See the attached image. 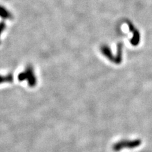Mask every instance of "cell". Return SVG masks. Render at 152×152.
<instances>
[{
  "label": "cell",
  "mask_w": 152,
  "mask_h": 152,
  "mask_svg": "<svg viewBox=\"0 0 152 152\" xmlns=\"http://www.w3.org/2000/svg\"><path fill=\"white\" fill-rule=\"evenodd\" d=\"M18 79L20 82L26 80H27L28 86L32 88L34 87L37 84V79L34 69L31 65H28L23 72L18 74Z\"/></svg>",
  "instance_id": "6da1fadb"
},
{
  "label": "cell",
  "mask_w": 152,
  "mask_h": 152,
  "mask_svg": "<svg viewBox=\"0 0 152 152\" xmlns=\"http://www.w3.org/2000/svg\"><path fill=\"white\" fill-rule=\"evenodd\" d=\"M141 140L140 139H135L132 140H124L116 142L112 146V149L115 151H119L124 148L132 149L138 147L141 145Z\"/></svg>",
  "instance_id": "7a4b0ae2"
},
{
  "label": "cell",
  "mask_w": 152,
  "mask_h": 152,
  "mask_svg": "<svg viewBox=\"0 0 152 152\" xmlns=\"http://www.w3.org/2000/svg\"><path fill=\"white\" fill-rule=\"evenodd\" d=\"M0 17L3 19H10L12 17L11 12H10L7 8L0 5Z\"/></svg>",
  "instance_id": "3957f363"
},
{
  "label": "cell",
  "mask_w": 152,
  "mask_h": 152,
  "mask_svg": "<svg viewBox=\"0 0 152 152\" xmlns=\"http://www.w3.org/2000/svg\"><path fill=\"white\" fill-rule=\"evenodd\" d=\"M13 75L12 74H8L6 76L0 75V84L4 83H12L13 81Z\"/></svg>",
  "instance_id": "277c9868"
},
{
  "label": "cell",
  "mask_w": 152,
  "mask_h": 152,
  "mask_svg": "<svg viewBox=\"0 0 152 152\" xmlns=\"http://www.w3.org/2000/svg\"><path fill=\"white\" fill-rule=\"evenodd\" d=\"M5 28H6V23L3 22H0V36H1L3 32L4 31V29H5Z\"/></svg>",
  "instance_id": "5b68a950"
},
{
  "label": "cell",
  "mask_w": 152,
  "mask_h": 152,
  "mask_svg": "<svg viewBox=\"0 0 152 152\" xmlns=\"http://www.w3.org/2000/svg\"><path fill=\"white\" fill-rule=\"evenodd\" d=\"M0 43H1V42H0Z\"/></svg>",
  "instance_id": "8992f818"
}]
</instances>
